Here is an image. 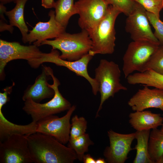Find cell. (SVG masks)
<instances>
[{
    "label": "cell",
    "mask_w": 163,
    "mask_h": 163,
    "mask_svg": "<svg viewBox=\"0 0 163 163\" xmlns=\"http://www.w3.org/2000/svg\"><path fill=\"white\" fill-rule=\"evenodd\" d=\"M27 139L33 162L72 163L77 159L73 150L52 136L36 132Z\"/></svg>",
    "instance_id": "cell-1"
},
{
    "label": "cell",
    "mask_w": 163,
    "mask_h": 163,
    "mask_svg": "<svg viewBox=\"0 0 163 163\" xmlns=\"http://www.w3.org/2000/svg\"><path fill=\"white\" fill-rule=\"evenodd\" d=\"M47 45L52 49L59 50V57L69 61L78 60L88 54L92 46V41L88 32L82 30L79 33L70 34L66 32L54 40H46L41 45Z\"/></svg>",
    "instance_id": "cell-2"
},
{
    "label": "cell",
    "mask_w": 163,
    "mask_h": 163,
    "mask_svg": "<svg viewBox=\"0 0 163 163\" xmlns=\"http://www.w3.org/2000/svg\"><path fill=\"white\" fill-rule=\"evenodd\" d=\"M122 13L109 5L106 14L94 29L89 34L92 41V47L88 54H110L114 52L116 32L114 25L117 18Z\"/></svg>",
    "instance_id": "cell-3"
},
{
    "label": "cell",
    "mask_w": 163,
    "mask_h": 163,
    "mask_svg": "<svg viewBox=\"0 0 163 163\" xmlns=\"http://www.w3.org/2000/svg\"><path fill=\"white\" fill-rule=\"evenodd\" d=\"M95 73L94 78L98 84L101 95L100 103L95 116L97 117L106 100L113 97L120 91H126L127 88L120 83L121 71L118 65L113 61L101 59Z\"/></svg>",
    "instance_id": "cell-4"
},
{
    "label": "cell",
    "mask_w": 163,
    "mask_h": 163,
    "mask_svg": "<svg viewBox=\"0 0 163 163\" xmlns=\"http://www.w3.org/2000/svg\"><path fill=\"white\" fill-rule=\"evenodd\" d=\"M49 71L53 83L52 85L49 84V85L55 91L52 98L43 104L28 99L24 101L22 108L26 113L31 116L32 121L35 122L47 117L68 110L72 107L70 103L60 93L58 89L59 86L60 85V82L54 75L53 70L50 67Z\"/></svg>",
    "instance_id": "cell-5"
},
{
    "label": "cell",
    "mask_w": 163,
    "mask_h": 163,
    "mask_svg": "<svg viewBox=\"0 0 163 163\" xmlns=\"http://www.w3.org/2000/svg\"><path fill=\"white\" fill-rule=\"evenodd\" d=\"M43 54L38 46L34 44L25 46L18 42H8L0 39V80L5 79V68L10 61L18 59L26 60L31 67L36 69L38 68V61Z\"/></svg>",
    "instance_id": "cell-6"
},
{
    "label": "cell",
    "mask_w": 163,
    "mask_h": 163,
    "mask_svg": "<svg viewBox=\"0 0 163 163\" xmlns=\"http://www.w3.org/2000/svg\"><path fill=\"white\" fill-rule=\"evenodd\" d=\"M160 45L147 41H133L130 43L123 58L122 70L125 78L135 71L139 72Z\"/></svg>",
    "instance_id": "cell-7"
},
{
    "label": "cell",
    "mask_w": 163,
    "mask_h": 163,
    "mask_svg": "<svg viewBox=\"0 0 163 163\" xmlns=\"http://www.w3.org/2000/svg\"><path fill=\"white\" fill-rule=\"evenodd\" d=\"M15 134L0 142V163H31L27 137Z\"/></svg>",
    "instance_id": "cell-8"
},
{
    "label": "cell",
    "mask_w": 163,
    "mask_h": 163,
    "mask_svg": "<svg viewBox=\"0 0 163 163\" xmlns=\"http://www.w3.org/2000/svg\"><path fill=\"white\" fill-rule=\"evenodd\" d=\"M75 4L79 16L78 25L88 34L105 17L109 6L104 0H78Z\"/></svg>",
    "instance_id": "cell-9"
},
{
    "label": "cell",
    "mask_w": 163,
    "mask_h": 163,
    "mask_svg": "<svg viewBox=\"0 0 163 163\" xmlns=\"http://www.w3.org/2000/svg\"><path fill=\"white\" fill-rule=\"evenodd\" d=\"M125 23V30L133 41H147L160 45L151 29L146 11L139 3L136 2Z\"/></svg>",
    "instance_id": "cell-10"
},
{
    "label": "cell",
    "mask_w": 163,
    "mask_h": 163,
    "mask_svg": "<svg viewBox=\"0 0 163 163\" xmlns=\"http://www.w3.org/2000/svg\"><path fill=\"white\" fill-rule=\"evenodd\" d=\"M59 56V53L57 50L52 49L50 53H44L42 57L38 61V65L40 66L43 63L50 62L57 66L66 67L77 75L86 79L91 86L93 94L96 95L99 91L98 84L94 78H92L89 75L87 71L88 64L93 56L88 53L78 60L69 61L61 59Z\"/></svg>",
    "instance_id": "cell-11"
},
{
    "label": "cell",
    "mask_w": 163,
    "mask_h": 163,
    "mask_svg": "<svg viewBox=\"0 0 163 163\" xmlns=\"http://www.w3.org/2000/svg\"><path fill=\"white\" fill-rule=\"evenodd\" d=\"M75 109L73 105L62 117L52 115L41 120L37 122L36 132L52 136L63 144L68 143L71 127L70 121Z\"/></svg>",
    "instance_id": "cell-12"
},
{
    "label": "cell",
    "mask_w": 163,
    "mask_h": 163,
    "mask_svg": "<svg viewBox=\"0 0 163 163\" xmlns=\"http://www.w3.org/2000/svg\"><path fill=\"white\" fill-rule=\"evenodd\" d=\"M110 145L107 147L104 155L109 163H124L128 158L129 152L133 149L132 143L135 139L136 133L123 134L111 129L107 132Z\"/></svg>",
    "instance_id": "cell-13"
},
{
    "label": "cell",
    "mask_w": 163,
    "mask_h": 163,
    "mask_svg": "<svg viewBox=\"0 0 163 163\" xmlns=\"http://www.w3.org/2000/svg\"><path fill=\"white\" fill-rule=\"evenodd\" d=\"M49 20L46 22H38L32 29L29 31L26 38V43L38 46H40L43 41L55 38L65 32L66 28L56 21L55 11L51 10L49 12Z\"/></svg>",
    "instance_id": "cell-14"
},
{
    "label": "cell",
    "mask_w": 163,
    "mask_h": 163,
    "mask_svg": "<svg viewBox=\"0 0 163 163\" xmlns=\"http://www.w3.org/2000/svg\"><path fill=\"white\" fill-rule=\"evenodd\" d=\"M128 104L135 111L152 108L163 111V90L156 88L150 89L144 85L129 99Z\"/></svg>",
    "instance_id": "cell-15"
},
{
    "label": "cell",
    "mask_w": 163,
    "mask_h": 163,
    "mask_svg": "<svg viewBox=\"0 0 163 163\" xmlns=\"http://www.w3.org/2000/svg\"><path fill=\"white\" fill-rule=\"evenodd\" d=\"M42 66L41 73L36 77L34 83L28 86L24 91L22 97L24 101L30 99L40 103L44 99L53 97L54 91L49 86L48 82L52 79L50 73L49 67Z\"/></svg>",
    "instance_id": "cell-16"
},
{
    "label": "cell",
    "mask_w": 163,
    "mask_h": 163,
    "mask_svg": "<svg viewBox=\"0 0 163 163\" xmlns=\"http://www.w3.org/2000/svg\"><path fill=\"white\" fill-rule=\"evenodd\" d=\"M129 117V123L136 131L157 128L163 123V117L160 114L149 110L136 111L130 113Z\"/></svg>",
    "instance_id": "cell-17"
},
{
    "label": "cell",
    "mask_w": 163,
    "mask_h": 163,
    "mask_svg": "<svg viewBox=\"0 0 163 163\" xmlns=\"http://www.w3.org/2000/svg\"><path fill=\"white\" fill-rule=\"evenodd\" d=\"M0 106V142L15 134L29 135L36 132L37 122H32L26 125H18L11 123L5 118Z\"/></svg>",
    "instance_id": "cell-18"
},
{
    "label": "cell",
    "mask_w": 163,
    "mask_h": 163,
    "mask_svg": "<svg viewBox=\"0 0 163 163\" xmlns=\"http://www.w3.org/2000/svg\"><path fill=\"white\" fill-rule=\"evenodd\" d=\"M126 78L130 85L141 84L163 90V75L152 70L132 74Z\"/></svg>",
    "instance_id": "cell-19"
},
{
    "label": "cell",
    "mask_w": 163,
    "mask_h": 163,
    "mask_svg": "<svg viewBox=\"0 0 163 163\" xmlns=\"http://www.w3.org/2000/svg\"><path fill=\"white\" fill-rule=\"evenodd\" d=\"M28 0H17L15 7L12 10L7 11L5 14L9 19L10 24L17 27L22 35V40L26 43L27 37L29 31L24 18V10L25 5Z\"/></svg>",
    "instance_id": "cell-20"
},
{
    "label": "cell",
    "mask_w": 163,
    "mask_h": 163,
    "mask_svg": "<svg viewBox=\"0 0 163 163\" xmlns=\"http://www.w3.org/2000/svg\"><path fill=\"white\" fill-rule=\"evenodd\" d=\"M150 130L136 131L135 139L137 144L133 149L136 150V154L133 163H153L148 151V144Z\"/></svg>",
    "instance_id": "cell-21"
},
{
    "label": "cell",
    "mask_w": 163,
    "mask_h": 163,
    "mask_svg": "<svg viewBox=\"0 0 163 163\" xmlns=\"http://www.w3.org/2000/svg\"><path fill=\"white\" fill-rule=\"evenodd\" d=\"M54 8L56 20L66 28L71 17L78 14L74 0H58Z\"/></svg>",
    "instance_id": "cell-22"
},
{
    "label": "cell",
    "mask_w": 163,
    "mask_h": 163,
    "mask_svg": "<svg viewBox=\"0 0 163 163\" xmlns=\"http://www.w3.org/2000/svg\"><path fill=\"white\" fill-rule=\"evenodd\" d=\"M150 157L153 163H158L163 154V132L156 128L150 131L148 144Z\"/></svg>",
    "instance_id": "cell-23"
},
{
    "label": "cell",
    "mask_w": 163,
    "mask_h": 163,
    "mask_svg": "<svg viewBox=\"0 0 163 163\" xmlns=\"http://www.w3.org/2000/svg\"><path fill=\"white\" fill-rule=\"evenodd\" d=\"M94 144V142L90 139L89 135L86 133L76 138L69 139L67 146L75 151L77 159L82 161L85 153L88 151L89 146Z\"/></svg>",
    "instance_id": "cell-24"
},
{
    "label": "cell",
    "mask_w": 163,
    "mask_h": 163,
    "mask_svg": "<svg viewBox=\"0 0 163 163\" xmlns=\"http://www.w3.org/2000/svg\"><path fill=\"white\" fill-rule=\"evenodd\" d=\"M148 70H152L163 75V46H160L139 72H143Z\"/></svg>",
    "instance_id": "cell-25"
},
{
    "label": "cell",
    "mask_w": 163,
    "mask_h": 163,
    "mask_svg": "<svg viewBox=\"0 0 163 163\" xmlns=\"http://www.w3.org/2000/svg\"><path fill=\"white\" fill-rule=\"evenodd\" d=\"M87 122L83 117L75 115L71 119L70 139H74L86 133Z\"/></svg>",
    "instance_id": "cell-26"
},
{
    "label": "cell",
    "mask_w": 163,
    "mask_h": 163,
    "mask_svg": "<svg viewBox=\"0 0 163 163\" xmlns=\"http://www.w3.org/2000/svg\"><path fill=\"white\" fill-rule=\"evenodd\" d=\"M109 5H111L128 16L133 10L136 2L132 0H104Z\"/></svg>",
    "instance_id": "cell-27"
},
{
    "label": "cell",
    "mask_w": 163,
    "mask_h": 163,
    "mask_svg": "<svg viewBox=\"0 0 163 163\" xmlns=\"http://www.w3.org/2000/svg\"><path fill=\"white\" fill-rule=\"evenodd\" d=\"M141 5L146 11L160 18V13L163 9V0H132Z\"/></svg>",
    "instance_id": "cell-28"
},
{
    "label": "cell",
    "mask_w": 163,
    "mask_h": 163,
    "mask_svg": "<svg viewBox=\"0 0 163 163\" xmlns=\"http://www.w3.org/2000/svg\"><path fill=\"white\" fill-rule=\"evenodd\" d=\"M147 15L149 22L155 31L154 33L160 45L163 46V22L155 14L146 11Z\"/></svg>",
    "instance_id": "cell-29"
},
{
    "label": "cell",
    "mask_w": 163,
    "mask_h": 163,
    "mask_svg": "<svg viewBox=\"0 0 163 163\" xmlns=\"http://www.w3.org/2000/svg\"><path fill=\"white\" fill-rule=\"evenodd\" d=\"M0 32L5 30H8L11 33H12L13 30V26L10 24L8 25L5 22V19L4 15L6 11V8L4 5V4L1 3L0 4Z\"/></svg>",
    "instance_id": "cell-30"
},
{
    "label": "cell",
    "mask_w": 163,
    "mask_h": 163,
    "mask_svg": "<svg viewBox=\"0 0 163 163\" xmlns=\"http://www.w3.org/2000/svg\"><path fill=\"white\" fill-rule=\"evenodd\" d=\"M55 3L54 0H41V5L46 9L54 8Z\"/></svg>",
    "instance_id": "cell-31"
},
{
    "label": "cell",
    "mask_w": 163,
    "mask_h": 163,
    "mask_svg": "<svg viewBox=\"0 0 163 163\" xmlns=\"http://www.w3.org/2000/svg\"><path fill=\"white\" fill-rule=\"evenodd\" d=\"M84 163H96V159L89 154H87L83 157L82 161Z\"/></svg>",
    "instance_id": "cell-32"
},
{
    "label": "cell",
    "mask_w": 163,
    "mask_h": 163,
    "mask_svg": "<svg viewBox=\"0 0 163 163\" xmlns=\"http://www.w3.org/2000/svg\"><path fill=\"white\" fill-rule=\"evenodd\" d=\"M106 162L104 158H101L96 159V163H105Z\"/></svg>",
    "instance_id": "cell-33"
},
{
    "label": "cell",
    "mask_w": 163,
    "mask_h": 163,
    "mask_svg": "<svg viewBox=\"0 0 163 163\" xmlns=\"http://www.w3.org/2000/svg\"><path fill=\"white\" fill-rule=\"evenodd\" d=\"M17 0H0L1 3L3 4H7L11 2H15Z\"/></svg>",
    "instance_id": "cell-34"
},
{
    "label": "cell",
    "mask_w": 163,
    "mask_h": 163,
    "mask_svg": "<svg viewBox=\"0 0 163 163\" xmlns=\"http://www.w3.org/2000/svg\"><path fill=\"white\" fill-rule=\"evenodd\" d=\"M158 163H163V154L161 156Z\"/></svg>",
    "instance_id": "cell-35"
},
{
    "label": "cell",
    "mask_w": 163,
    "mask_h": 163,
    "mask_svg": "<svg viewBox=\"0 0 163 163\" xmlns=\"http://www.w3.org/2000/svg\"><path fill=\"white\" fill-rule=\"evenodd\" d=\"M161 126V127L160 130L161 132H163V123H162Z\"/></svg>",
    "instance_id": "cell-36"
},
{
    "label": "cell",
    "mask_w": 163,
    "mask_h": 163,
    "mask_svg": "<svg viewBox=\"0 0 163 163\" xmlns=\"http://www.w3.org/2000/svg\"><path fill=\"white\" fill-rule=\"evenodd\" d=\"M162 116H163V114H162Z\"/></svg>",
    "instance_id": "cell-37"
},
{
    "label": "cell",
    "mask_w": 163,
    "mask_h": 163,
    "mask_svg": "<svg viewBox=\"0 0 163 163\" xmlns=\"http://www.w3.org/2000/svg\"></svg>",
    "instance_id": "cell-38"
}]
</instances>
